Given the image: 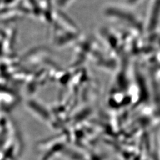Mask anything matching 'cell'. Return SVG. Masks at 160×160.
I'll return each mask as SVG.
<instances>
[{"label":"cell","instance_id":"2","mask_svg":"<svg viewBox=\"0 0 160 160\" xmlns=\"http://www.w3.org/2000/svg\"><path fill=\"white\" fill-rule=\"evenodd\" d=\"M128 1V2L129 4H131V5H133V4H135L137 2H138L140 0H127Z\"/></svg>","mask_w":160,"mask_h":160},{"label":"cell","instance_id":"1","mask_svg":"<svg viewBox=\"0 0 160 160\" xmlns=\"http://www.w3.org/2000/svg\"><path fill=\"white\" fill-rule=\"evenodd\" d=\"M151 14L149 18L147 29L149 32H154L157 29L160 20V0H155Z\"/></svg>","mask_w":160,"mask_h":160}]
</instances>
